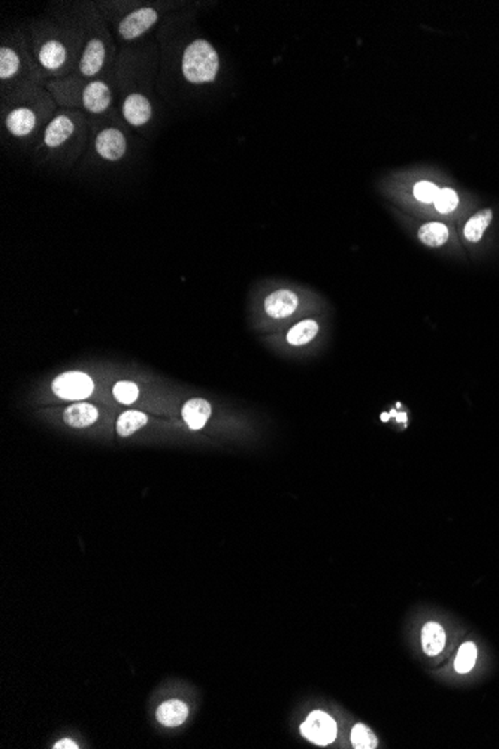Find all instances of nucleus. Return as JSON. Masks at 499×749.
<instances>
[{
  "label": "nucleus",
  "instance_id": "f257e3e1",
  "mask_svg": "<svg viewBox=\"0 0 499 749\" xmlns=\"http://www.w3.org/2000/svg\"><path fill=\"white\" fill-rule=\"evenodd\" d=\"M200 4L188 2L166 17L154 39L160 53L159 96L171 106L199 103L221 74V57L197 23Z\"/></svg>",
  "mask_w": 499,
  "mask_h": 749
},
{
  "label": "nucleus",
  "instance_id": "f03ea898",
  "mask_svg": "<svg viewBox=\"0 0 499 749\" xmlns=\"http://www.w3.org/2000/svg\"><path fill=\"white\" fill-rule=\"evenodd\" d=\"M160 53L154 37L124 46L114 68L115 110L123 122L144 139H151L162 124L164 103L159 96Z\"/></svg>",
  "mask_w": 499,
  "mask_h": 749
},
{
  "label": "nucleus",
  "instance_id": "7ed1b4c3",
  "mask_svg": "<svg viewBox=\"0 0 499 749\" xmlns=\"http://www.w3.org/2000/svg\"><path fill=\"white\" fill-rule=\"evenodd\" d=\"M26 30L33 56L46 82L77 72L82 46L77 0L51 2L44 13L26 21Z\"/></svg>",
  "mask_w": 499,
  "mask_h": 749
},
{
  "label": "nucleus",
  "instance_id": "20e7f679",
  "mask_svg": "<svg viewBox=\"0 0 499 749\" xmlns=\"http://www.w3.org/2000/svg\"><path fill=\"white\" fill-rule=\"evenodd\" d=\"M89 146L74 175L90 181L117 180L136 165L144 139L123 122L118 113L89 117Z\"/></svg>",
  "mask_w": 499,
  "mask_h": 749
},
{
  "label": "nucleus",
  "instance_id": "39448f33",
  "mask_svg": "<svg viewBox=\"0 0 499 749\" xmlns=\"http://www.w3.org/2000/svg\"><path fill=\"white\" fill-rule=\"evenodd\" d=\"M58 106L46 87H33L0 99V135L14 158H30Z\"/></svg>",
  "mask_w": 499,
  "mask_h": 749
},
{
  "label": "nucleus",
  "instance_id": "423d86ee",
  "mask_svg": "<svg viewBox=\"0 0 499 749\" xmlns=\"http://www.w3.org/2000/svg\"><path fill=\"white\" fill-rule=\"evenodd\" d=\"M89 136V115L77 110L58 108L32 151L29 162L34 169L45 174H74L86 154Z\"/></svg>",
  "mask_w": 499,
  "mask_h": 749
},
{
  "label": "nucleus",
  "instance_id": "0eeeda50",
  "mask_svg": "<svg viewBox=\"0 0 499 749\" xmlns=\"http://www.w3.org/2000/svg\"><path fill=\"white\" fill-rule=\"evenodd\" d=\"M120 49L145 41L187 0H96Z\"/></svg>",
  "mask_w": 499,
  "mask_h": 749
},
{
  "label": "nucleus",
  "instance_id": "6e6552de",
  "mask_svg": "<svg viewBox=\"0 0 499 749\" xmlns=\"http://www.w3.org/2000/svg\"><path fill=\"white\" fill-rule=\"evenodd\" d=\"M77 13L82 29L81 58L74 75L101 78L114 72L120 46L112 37L96 0H77Z\"/></svg>",
  "mask_w": 499,
  "mask_h": 749
},
{
  "label": "nucleus",
  "instance_id": "1a4fd4ad",
  "mask_svg": "<svg viewBox=\"0 0 499 749\" xmlns=\"http://www.w3.org/2000/svg\"><path fill=\"white\" fill-rule=\"evenodd\" d=\"M41 68L33 56L26 21L0 32V99L33 87H46Z\"/></svg>",
  "mask_w": 499,
  "mask_h": 749
},
{
  "label": "nucleus",
  "instance_id": "9d476101",
  "mask_svg": "<svg viewBox=\"0 0 499 749\" xmlns=\"http://www.w3.org/2000/svg\"><path fill=\"white\" fill-rule=\"evenodd\" d=\"M112 75L101 78H82L70 75L48 82L58 108H69L84 113L89 117H106L117 114Z\"/></svg>",
  "mask_w": 499,
  "mask_h": 749
},
{
  "label": "nucleus",
  "instance_id": "9b49d317",
  "mask_svg": "<svg viewBox=\"0 0 499 749\" xmlns=\"http://www.w3.org/2000/svg\"><path fill=\"white\" fill-rule=\"evenodd\" d=\"M301 734L310 742L326 746L335 741L337 722L323 710L311 712L301 725Z\"/></svg>",
  "mask_w": 499,
  "mask_h": 749
},
{
  "label": "nucleus",
  "instance_id": "f8f14e48",
  "mask_svg": "<svg viewBox=\"0 0 499 749\" xmlns=\"http://www.w3.org/2000/svg\"><path fill=\"white\" fill-rule=\"evenodd\" d=\"M93 380L84 373H65L53 382V390L63 399H84L93 394Z\"/></svg>",
  "mask_w": 499,
  "mask_h": 749
},
{
  "label": "nucleus",
  "instance_id": "ddd939ff",
  "mask_svg": "<svg viewBox=\"0 0 499 749\" xmlns=\"http://www.w3.org/2000/svg\"><path fill=\"white\" fill-rule=\"evenodd\" d=\"M264 308L266 316L271 319H286L294 314L299 308V296L293 290L278 289L266 296Z\"/></svg>",
  "mask_w": 499,
  "mask_h": 749
},
{
  "label": "nucleus",
  "instance_id": "4468645a",
  "mask_svg": "<svg viewBox=\"0 0 499 749\" xmlns=\"http://www.w3.org/2000/svg\"><path fill=\"white\" fill-rule=\"evenodd\" d=\"M209 416H211L209 402L202 398L188 399L183 407V418L186 423L188 425L190 430L196 431V430H200V428H204L207 421L209 419Z\"/></svg>",
  "mask_w": 499,
  "mask_h": 749
},
{
  "label": "nucleus",
  "instance_id": "2eb2a0df",
  "mask_svg": "<svg viewBox=\"0 0 499 749\" xmlns=\"http://www.w3.org/2000/svg\"><path fill=\"white\" fill-rule=\"evenodd\" d=\"M156 715L164 727H178L187 719L188 708L180 700H169L159 706Z\"/></svg>",
  "mask_w": 499,
  "mask_h": 749
},
{
  "label": "nucleus",
  "instance_id": "dca6fc26",
  "mask_svg": "<svg viewBox=\"0 0 499 749\" xmlns=\"http://www.w3.org/2000/svg\"><path fill=\"white\" fill-rule=\"evenodd\" d=\"M99 413L96 407H93L91 404L79 402V404H74V406H70L69 409L65 410L63 419L69 426L84 428L96 422Z\"/></svg>",
  "mask_w": 499,
  "mask_h": 749
},
{
  "label": "nucleus",
  "instance_id": "f3484780",
  "mask_svg": "<svg viewBox=\"0 0 499 749\" xmlns=\"http://www.w3.org/2000/svg\"><path fill=\"white\" fill-rule=\"evenodd\" d=\"M446 633L444 628L436 622H427L422 629V646L425 653L431 657L438 655L444 649Z\"/></svg>",
  "mask_w": 499,
  "mask_h": 749
},
{
  "label": "nucleus",
  "instance_id": "a211bd4d",
  "mask_svg": "<svg viewBox=\"0 0 499 749\" xmlns=\"http://www.w3.org/2000/svg\"><path fill=\"white\" fill-rule=\"evenodd\" d=\"M318 324L313 319H305L302 322L296 324L290 331L287 332V343L292 346H304L308 344L314 337L318 334Z\"/></svg>",
  "mask_w": 499,
  "mask_h": 749
},
{
  "label": "nucleus",
  "instance_id": "6ab92c4d",
  "mask_svg": "<svg viewBox=\"0 0 499 749\" xmlns=\"http://www.w3.org/2000/svg\"><path fill=\"white\" fill-rule=\"evenodd\" d=\"M491 222H492V211L489 208L481 210L468 220V223L465 224V229H463V235H465L468 241L477 243L481 240V236L484 231L487 229V226L491 224Z\"/></svg>",
  "mask_w": 499,
  "mask_h": 749
},
{
  "label": "nucleus",
  "instance_id": "aec40b11",
  "mask_svg": "<svg viewBox=\"0 0 499 749\" xmlns=\"http://www.w3.org/2000/svg\"><path fill=\"white\" fill-rule=\"evenodd\" d=\"M419 238L425 245L439 247L448 240V229L443 223H426L419 229Z\"/></svg>",
  "mask_w": 499,
  "mask_h": 749
},
{
  "label": "nucleus",
  "instance_id": "412c9836",
  "mask_svg": "<svg viewBox=\"0 0 499 749\" xmlns=\"http://www.w3.org/2000/svg\"><path fill=\"white\" fill-rule=\"evenodd\" d=\"M147 423V416L141 411H126L117 422V433L122 437L132 435Z\"/></svg>",
  "mask_w": 499,
  "mask_h": 749
},
{
  "label": "nucleus",
  "instance_id": "4be33fe9",
  "mask_svg": "<svg viewBox=\"0 0 499 749\" xmlns=\"http://www.w3.org/2000/svg\"><path fill=\"white\" fill-rule=\"evenodd\" d=\"M351 743L356 749H374L378 746L377 736L365 724H356L351 730Z\"/></svg>",
  "mask_w": 499,
  "mask_h": 749
},
{
  "label": "nucleus",
  "instance_id": "5701e85b",
  "mask_svg": "<svg viewBox=\"0 0 499 749\" xmlns=\"http://www.w3.org/2000/svg\"><path fill=\"white\" fill-rule=\"evenodd\" d=\"M475 661H477V648L471 641L463 644L458 652L455 661V669L458 673H468L472 670Z\"/></svg>",
  "mask_w": 499,
  "mask_h": 749
},
{
  "label": "nucleus",
  "instance_id": "b1692460",
  "mask_svg": "<svg viewBox=\"0 0 499 749\" xmlns=\"http://www.w3.org/2000/svg\"><path fill=\"white\" fill-rule=\"evenodd\" d=\"M434 204H435V208H436L439 212L448 214V212H451V211H455V210H456V207H458V204H459V198H458V195H456L455 190H451V188H441V190H439V193H438V196H436V199H435Z\"/></svg>",
  "mask_w": 499,
  "mask_h": 749
},
{
  "label": "nucleus",
  "instance_id": "393cba45",
  "mask_svg": "<svg viewBox=\"0 0 499 749\" xmlns=\"http://www.w3.org/2000/svg\"><path fill=\"white\" fill-rule=\"evenodd\" d=\"M114 397L122 404H132L139 395V389L132 382H118L114 389Z\"/></svg>",
  "mask_w": 499,
  "mask_h": 749
},
{
  "label": "nucleus",
  "instance_id": "a878e982",
  "mask_svg": "<svg viewBox=\"0 0 499 749\" xmlns=\"http://www.w3.org/2000/svg\"><path fill=\"white\" fill-rule=\"evenodd\" d=\"M439 193V188L429 181H420L414 186V196L417 200L423 202V204H431L435 202L436 196Z\"/></svg>",
  "mask_w": 499,
  "mask_h": 749
},
{
  "label": "nucleus",
  "instance_id": "bb28decb",
  "mask_svg": "<svg viewBox=\"0 0 499 749\" xmlns=\"http://www.w3.org/2000/svg\"><path fill=\"white\" fill-rule=\"evenodd\" d=\"M53 748L54 749H78V745L70 739H63L60 742H57Z\"/></svg>",
  "mask_w": 499,
  "mask_h": 749
},
{
  "label": "nucleus",
  "instance_id": "cd10ccee",
  "mask_svg": "<svg viewBox=\"0 0 499 749\" xmlns=\"http://www.w3.org/2000/svg\"><path fill=\"white\" fill-rule=\"evenodd\" d=\"M396 421H398L399 423H406V422H407V414H406V413H398Z\"/></svg>",
  "mask_w": 499,
  "mask_h": 749
},
{
  "label": "nucleus",
  "instance_id": "c85d7f7f",
  "mask_svg": "<svg viewBox=\"0 0 499 749\" xmlns=\"http://www.w3.org/2000/svg\"><path fill=\"white\" fill-rule=\"evenodd\" d=\"M389 418H390V414H389V413H383V414H382V421H383V422L389 421Z\"/></svg>",
  "mask_w": 499,
  "mask_h": 749
},
{
  "label": "nucleus",
  "instance_id": "c756f323",
  "mask_svg": "<svg viewBox=\"0 0 499 749\" xmlns=\"http://www.w3.org/2000/svg\"><path fill=\"white\" fill-rule=\"evenodd\" d=\"M389 414H390V418H396V416H398V413L395 410H391Z\"/></svg>",
  "mask_w": 499,
  "mask_h": 749
}]
</instances>
